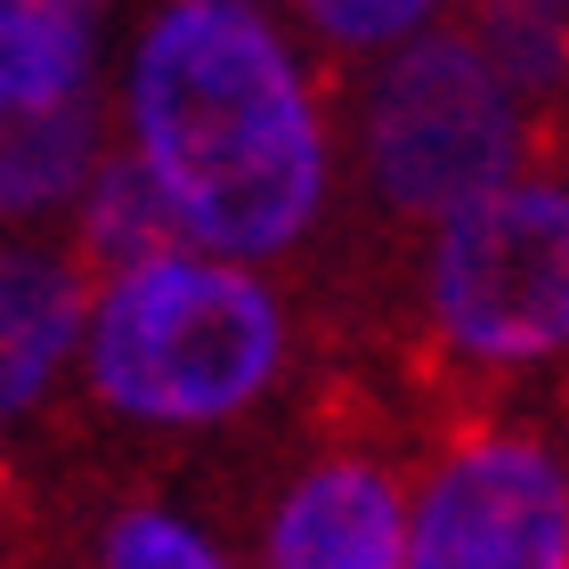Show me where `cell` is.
Returning a JSON list of instances; mask_svg holds the SVG:
<instances>
[{"label":"cell","instance_id":"cell-1","mask_svg":"<svg viewBox=\"0 0 569 569\" xmlns=\"http://www.w3.org/2000/svg\"><path fill=\"white\" fill-rule=\"evenodd\" d=\"M114 114L203 252L318 277L333 244V82L269 0H147Z\"/></svg>","mask_w":569,"mask_h":569},{"label":"cell","instance_id":"cell-2","mask_svg":"<svg viewBox=\"0 0 569 569\" xmlns=\"http://www.w3.org/2000/svg\"><path fill=\"white\" fill-rule=\"evenodd\" d=\"M301 342V309L277 277L188 244L98 284L73 399L122 439H212L293 391Z\"/></svg>","mask_w":569,"mask_h":569},{"label":"cell","instance_id":"cell-3","mask_svg":"<svg viewBox=\"0 0 569 569\" xmlns=\"http://www.w3.org/2000/svg\"><path fill=\"white\" fill-rule=\"evenodd\" d=\"M382 333L431 416L569 367V163H529L439 220Z\"/></svg>","mask_w":569,"mask_h":569},{"label":"cell","instance_id":"cell-4","mask_svg":"<svg viewBox=\"0 0 569 569\" xmlns=\"http://www.w3.org/2000/svg\"><path fill=\"white\" fill-rule=\"evenodd\" d=\"M407 569H569V439L497 399L431 416Z\"/></svg>","mask_w":569,"mask_h":569},{"label":"cell","instance_id":"cell-5","mask_svg":"<svg viewBox=\"0 0 569 569\" xmlns=\"http://www.w3.org/2000/svg\"><path fill=\"white\" fill-rule=\"evenodd\" d=\"M107 114V0H0V228L73 220Z\"/></svg>","mask_w":569,"mask_h":569},{"label":"cell","instance_id":"cell-6","mask_svg":"<svg viewBox=\"0 0 569 569\" xmlns=\"http://www.w3.org/2000/svg\"><path fill=\"white\" fill-rule=\"evenodd\" d=\"M252 569H407V456L375 391L318 382L252 505Z\"/></svg>","mask_w":569,"mask_h":569},{"label":"cell","instance_id":"cell-7","mask_svg":"<svg viewBox=\"0 0 569 569\" xmlns=\"http://www.w3.org/2000/svg\"><path fill=\"white\" fill-rule=\"evenodd\" d=\"M98 277L66 228H0V439L58 407L66 367L82 358Z\"/></svg>","mask_w":569,"mask_h":569},{"label":"cell","instance_id":"cell-8","mask_svg":"<svg viewBox=\"0 0 569 569\" xmlns=\"http://www.w3.org/2000/svg\"><path fill=\"white\" fill-rule=\"evenodd\" d=\"M66 237L73 252H82V269L107 284V277H131L147 261H171V252H188V220H179V203L163 196V179L147 171V154L131 147V131L98 147V163H90V188L82 203H73V220H66Z\"/></svg>","mask_w":569,"mask_h":569},{"label":"cell","instance_id":"cell-9","mask_svg":"<svg viewBox=\"0 0 569 569\" xmlns=\"http://www.w3.org/2000/svg\"><path fill=\"white\" fill-rule=\"evenodd\" d=\"M456 24L521 98L537 163H569V9L561 0H463Z\"/></svg>","mask_w":569,"mask_h":569},{"label":"cell","instance_id":"cell-10","mask_svg":"<svg viewBox=\"0 0 569 569\" xmlns=\"http://www.w3.org/2000/svg\"><path fill=\"white\" fill-rule=\"evenodd\" d=\"M90 569H237V561L212 537H196L171 505L114 488L90 505Z\"/></svg>","mask_w":569,"mask_h":569},{"label":"cell","instance_id":"cell-11","mask_svg":"<svg viewBox=\"0 0 569 569\" xmlns=\"http://www.w3.org/2000/svg\"><path fill=\"white\" fill-rule=\"evenodd\" d=\"M284 17L301 24V41H309V58H318L326 82H350L382 49L423 33L439 17V0H284Z\"/></svg>","mask_w":569,"mask_h":569},{"label":"cell","instance_id":"cell-12","mask_svg":"<svg viewBox=\"0 0 569 569\" xmlns=\"http://www.w3.org/2000/svg\"><path fill=\"white\" fill-rule=\"evenodd\" d=\"M33 537H41V521L24 512V488L9 472V456H0V569H33Z\"/></svg>","mask_w":569,"mask_h":569},{"label":"cell","instance_id":"cell-13","mask_svg":"<svg viewBox=\"0 0 569 569\" xmlns=\"http://www.w3.org/2000/svg\"><path fill=\"white\" fill-rule=\"evenodd\" d=\"M269 9H284V0H269Z\"/></svg>","mask_w":569,"mask_h":569},{"label":"cell","instance_id":"cell-14","mask_svg":"<svg viewBox=\"0 0 569 569\" xmlns=\"http://www.w3.org/2000/svg\"><path fill=\"white\" fill-rule=\"evenodd\" d=\"M561 9H569V0H561Z\"/></svg>","mask_w":569,"mask_h":569}]
</instances>
